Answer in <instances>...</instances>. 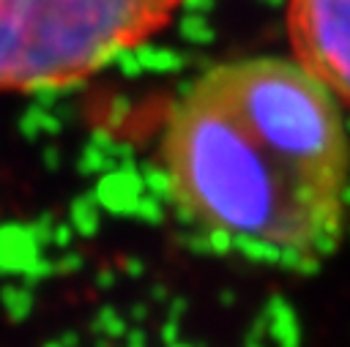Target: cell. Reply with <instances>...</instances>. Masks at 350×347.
<instances>
[{
	"instance_id": "7a4b0ae2",
	"label": "cell",
	"mask_w": 350,
	"mask_h": 347,
	"mask_svg": "<svg viewBox=\"0 0 350 347\" xmlns=\"http://www.w3.org/2000/svg\"><path fill=\"white\" fill-rule=\"evenodd\" d=\"M186 0H0V90L77 85L161 36Z\"/></svg>"
},
{
	"instance_id": "6da1fadb",
	"label": "cell",
	"mask_w": 350,
	"mask_h": 347,
	"mask_svg": "<svg viewBox=\"0 0 350 347\" xmlns=\"http://www.w3.org/2000/svg\"><path fill=\"white\" fill-rule=\"evenodd\" d=\"M161 169L178 213L216 249L309 268L350 205V134L339 98L298 60L235 57L175 98Z\"/></svg>"
},
{
	"instance_id": "3957f363",
	"label": "cell",
	"mask_w": 350,
	"mask_h": 347,
	"mask_svg": "<svg viewBox=\"0 0 350 347\" xmlns=\"http://www.w3.org/2000/svg\"><path fill=\"white\" fill-rule=\"evenodd\" d=\"M293 60L350 107V0H284Z\"/></svg>"
}]
</instances>
